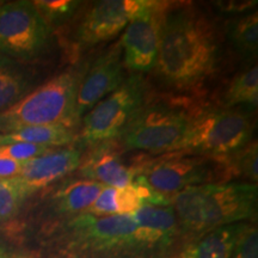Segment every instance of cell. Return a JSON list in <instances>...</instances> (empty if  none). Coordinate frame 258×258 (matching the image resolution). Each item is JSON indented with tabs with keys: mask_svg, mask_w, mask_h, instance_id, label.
<instances>
[{
	"mask_svg": "<svg viewBox=\"0 0 258 258\" xmlns=\"http://www.w3.org/2000/svg\"><path fill=\"white\" fill-rule=\"evenodd\" d=\"M254 121L240 108L200 110L192 118L177 152L225 157L252 140Z\"/></svg>",
	"mask_w": 258,
	"mask_h": 258,
	"instance_id": "obj_8",
	"label": "cell"
},
{
	"mask_svg": "<svg viewBox=\"0 0 258 258\" xmlns=\"http://www.w3.org/2000/svg\"><path fill=\"white\" fill-rule=\"evenodd\" d=\"M132 215L140 227L148 251L154 258L169 253L179 238L183 237L171 205H144Z\"/></svg>",
	"mask_w": 258,
	"mask_h": 258,
	"instance_id": "obj_15",
	"label": "cell"
},
{
	"mask_svg": "<svg viewBox=\"0 0 258 258\" xmlns=\"http://www.w3.org/2000/svg\"><path fill=\"white\" fill-rule=\"evenodd\" d=\"M191 98L151 97L143 110L112 141L123 152L167 154L177 152L192 118L201 110Z\"/></svg>",
	"mask_w": 258,
	"mask_h": 258,
	"instance_id": "obj_4",
	"label": "cell"
},
{
	"mask_svg": "<svg viewBox=\"0 0 258 258\" xmlns=\"http://www.w3.org/2000/svg\"><path fill=\"white\" fill-rule=\"evenodd\" d=\"M104 188L101 183L84 178L69 179L53 194V206L57 213L77 217L88 212Z\"/></svg>",
	"mask_w": 258,
	"mask_h": 258,
	"instance_id": "obj_18",
	"label": "cell"
},
{
	"mask_svg": "<svg viewBox=\"0 0 258 258\" xmlns=\"http://www.w3.org/2000/svg\"><path fill=\"white\" fill-rule=\"evenodd\" d=\"M258 104V66L250 64L228 84L222 97V108H239L241 105L256 109Z\"/></svg>",
	"mask_w": 258,
	"mask_h": 258,
	"instance_id": "obj_22",
	"label": "cell"
},
{
	"mask_svg": "<svg viewBox=\"0 0 258 258\" xmlns=\"http://www.w3.org/2000/svg\"><path fill=\"white\" fill-rule=\"evenodd\" d=\"M150 0H102L84 16L76 32L79 47H92L117 36Z\"/></svg>",
	"mask_w": 258,
	"mask_h": 258,
	"instance_id": "obj_11",
	"label": "cell"
},
{
	"mask_svg": "<svg viewBox=\"0 0 258 258\" xmlns=\"http://www.w3.org/2000/svg\"><path fill=\"white\" fill-rule=\"evenodd\" d=\"M31 80L30 73L23 66L0 55V114L28 95Z\"/></svg>",
	"mask_w": 258,
	"mask_h": 258,
	"instance_id": "obj_21",
	"label": "cell"
},
{
	"mask_svg": "<svg viewBox=\"0 0 258 258\" xmlns=\"http://www.w3.org/2000/svg\"><path fill=\"white\" fill-rule=\"evenodd\" d=\"M0 258H31V257L24 256V254H21V253H16L14 251H10L6 249V247L0 245Z\"/></svg>",
	"mask_w": 258,
	"mask_h": 258,
	"instance_id": "obj_29",
	"label": "cell"
},
{
	"mask_svg": "<svg viewBox=\"0 0 258 258\" xmlns=\"http://www.w3.org/2000/svg\"><path fill=\"white\" fill-rule=\"evenodd\" d=\"M37 11L50 28L61 25L76 15L82 5L78 0H38L34 2Z\"/></svg>",
	"mask_w": 258,
	"mask_h": 258,
	"instance_id": "obj_24",
	"label": "cell"
},
{
	"mask_svg": "<svg viewBox=\"0 0 258 258\" xmlns=\"http://www.w3.org/2000/svg\"><path fill=\"white\" fill-rule=\"evenodd\" d=\"M226 36L232 48L244 60L256 59L258 51V15L249 11L235 15L227 22Z\"/></svg>",
	"mask_w": 258,
	"mask_h": 258,
	"instance_id": "obj_20",
	"label": "cell"
},
{
	"mask_svg": "<svg viewBox=\"0 0 258 258\" xmlns=\"http://www.w3.org/2000/svg\"><path fill=\"white\" fill-rule=\"evenodd\" d=\"M63 249L74 258H153L133 215L82 213L63 227Z\"/></svg>",
	"mask_w": 258,
	"mask_h": 258,
	"instance_id": "obj_3",
	"label": "cell"
},
{
	"mask_svg": "<svg viewBox=\"0 0 258 258\" xmlns=\"http://www.w3.org/2000/svg\"><path fill=\"white\" fill-rule=\"evenodd\" d=\"M82 147L53 148L49 152L25 161L14 182L22 196H28L79 169L83 161Z\"/></svg>",
	"mask_w": 258,
	"mask_h": 258,
	"instance_id": "obj_13",
	"label": "cell"
},
{
	"mask_svg": "<svg viewBox=\"0 0 258 258\" xmlns=\"http://www.w3.org/2000/svg\"><path fill=\"white\" fill-rule=\"evenodd\" d=\"M23 163L0 156V179H14L21 172Z\"/></svg>",
	"mask_w": 258,
	"mask_h": 258,
	"instance_id": "obj_28",
	"label": "cell"
},
{
	"mask_svg": "<svg viewBox=\"0 0 258 258\" xmlns=\"http://www.w3.org/2000/svg\"><path fill=\"white\" fill-rule=\"evenodd\" d=\"M220 41L215 24L190 3H170L164 17L157 78L176 96L190 98L217 73Z\"/></svg>",
	"mask_w": 258,
	"mask_h": 258,
	"instance_id": "obj_1",
	"label": "cell"
},
{
	"mask_svg": "<svg viewBox=\"0 0 258 258\" xmlns=\"http://www.w3.org/2000/svg\"><path fill=\"white\" fill-rule=\"evenodd\" d=\"M138 177L169 203L177 194L191 186L231 182L224 157L183 152L167 153L163 158L145 161Z\"/></svg>",
	"mask_w": 258,
	"mask_h": 258,
	"instance_id": "obj_6",
	"label": "cell"
},
{
	"mask_svg": "<svg viewBox=\"0 0 258 258\" xmlns=\"http://www.w3.org/2000/svg\"><path fill=\"white\" fill-rule=\"evenodd\" d=\"M226 166L231 182L233 179H241L240 182L254 183L258 180V146L257 140H251L246 146L235 152L225 156Z\"/></svg>",
	"mask_w": 258,
	"mask_h": 258,
	"instance_id": "obj_23",
	"label": "cell"
},
{
	"mask_svg": "<svg viewBox=\"0 0 258 258\" xmlns=\"http://www.w3.org/2000/svg\"><path fill=\"white\" fill-rule=\"evenodd\" d=\"M51 28L34 2L0 3V55L31 61L43 54L50 42Z\"/></svg>",
	"mask_w": 258,
	"mask_h": 258,
	"instance_id": "obj_9",
	"label": "cell"
},
{
	"mask_svg": "<svg viewBox=\"0 0 258 258\" xmlns=\"http://www.w3.org/2000/svg\"><path fill=\"white\" fill-rule=\"evenodd\" d=\"M76 138L74 128L66 124L35 125V127L19 128L16 131L0 133V145L25 143L59 148L72 144Z\"/></svg>",
	"mask_w": 258,
	"mask_h": 258,
	"instance_id": "obj_19",
	"label": "cell"
},
{
	"mask_svg": "<svg viewBox=\"0 0 258 258\" xmlns=\"http://www.w3.org/2000/svg\"><path fill=\"white\" fill-rule=\"evenodd\" d=\"M257 196L254 183H209L178 192L171 200V206L183 235H192L195 239L215 228L253 218Z\"/></svg>",
	"mask_w": 258,
	"mask_h": 258,
	"instance_id": "obj_2",
	"label": "cell"
},
{
	"mask_svg": "<svg viewBox=\"0 0 258 258\" xmlns=\"http://www.w3.org/2000/svg\"><path fill=\"white\" fill-rule=\"evenodd\" d=\"M53 150L50 147L38 146V145L25 144V143H15L8 145H0V156H4L11 159L25 163L34 158H37L42 154L49 152Z\"/></svg>",
	"mask_w": 258,
	"mask_h": 258,
	"instance_id": "obj_26",
	"label": "cell"
},
{
	"mask_svg": "<svg viewBox=\"0 0 258 258\" xmlns=\"http://www.w3.org/2000/svg\"><path fill=\"white\" fill-rule=\"evenodd\" d=\"M124 71L122 47L118 41L93 60L84 74L77 95V122L124 82L127 78Z\"/></svg>",
	"mask_w": 258,
	"mask_h": 258,
	"instance_id": "obj_12",
	"label": "cell"
},
{
	"mask_svg": "<svg viewBox=\"0 0 258 258\" xmlns=\"http://www.w3.org/2000/svg\"><path fill=\"white\" fill-rule=\"evenodd\" d=\"M230 258H258V232L256 226H246Z\"/></svg>",
	"mask_w": 258,
	"mask_h": 258,
	"instance_id": "obj_27",
	"label": "cell"
},
{
	"mask_svg": "<svg viewBox=\"0 0 258 258\" xmlns=\"http://www.w3.org/2000/svg\"><path fill=\"white\" fill-rule=\"evenodd\" d=\"M123 151L110 141L95 147L86 158H83L78 175L80 178L101 183L104 186L124 188L134 182L145 161H127Z\"/></svg>",
	"mask_w": 258,
	"mask_h": 258,
	"instance_id": "obj_14",
	"label": "cell"
},
{
	"mask_svg": "<svg viewBox=\"0 0 258 258\" xmlns=\"http://www.w3.org/2000/svg\"><path fill=\"white\" fill-rule=\"evenodd\" d=\"M169 2L150 0L129 22L120 40L123 66L132 74L153 72L159 51L164 17Z\"/></svg>",
	"mask_w": 258,
	"mask_h": 258,
	"instance_id": "obj_10",
	"label": "cell"
},
{
	"mask_svg": "<svg viewBox=\"0 0 258 258\" xmlns=\"http://www.w3.org/2000/svg\"><path fill=\"white\" fill-rule=\"evenodd\" d=\"M246 226L238 222L200 235L186 245L178 258H230Z\"/></svg>",
	"mask_w": 258,
	"mask_h": 258,
	"instance_id": "obj_17",
	"label": "cell"
},
{
	"mask_svg": "<svg viewBox=\"0 0 258 258\" xmlns=\"http://www.w3.org/2000/svg\"><path fill=\"white\" fill-rule=\"evenodd\" d=\"M23 201L14 179H0V221L14 217Z\"/></svg>",
	"mask_w": 258,
	"mask_h": 258,
	"instance_id": "obj_25",
	"label": "cell"
},
{
	"mask_svg": "<svg viewBox=\"0 0 258 258\" xmlns=\"http://www.w3.org/2000/svg\"><path fill=\"white\" fill-rule=\"evenodd\" d=\"M144 74L134 73L82 117L80 138L89 147L114 141L152 97Z\"/></svg>",
	"mask_w": 258,
	"mask_h": 258,
	"instance_id": "obj_7",
	"label": "cell"
},
{
	"mask_svg": "<svg viewBox=\"0 0 258 258\" xmlns=\"http://www.w3.org/2000/svg\"><path fill=\"white\" fill-rule=\"evenodd\" d=\"M144 205H171L156 195L139 177L124 188L104 186L88 209L93 215H132Z\"/></svg>",
	"mask_w": 258,
	"mask_h": 258,
	"instance_id": "obj_16",
	"label": "cell"
},
{
	"mask_svg": "<svg viewBox=\"0 0 258 258\" xmlns=\"http://www.w3.org/2000/svg\"><path fill=\"white\" fill-rule=\"evenodd\" d=\"M89 62L74 64L56 74L0 114V133L35 125L66 124L76 127L79 84Z\"/></svg>",
	"mask_w": 258,
	"mask_h": 258,
	"instance_id": "obj_5",
	"label": "cell"
}]
</instances>
